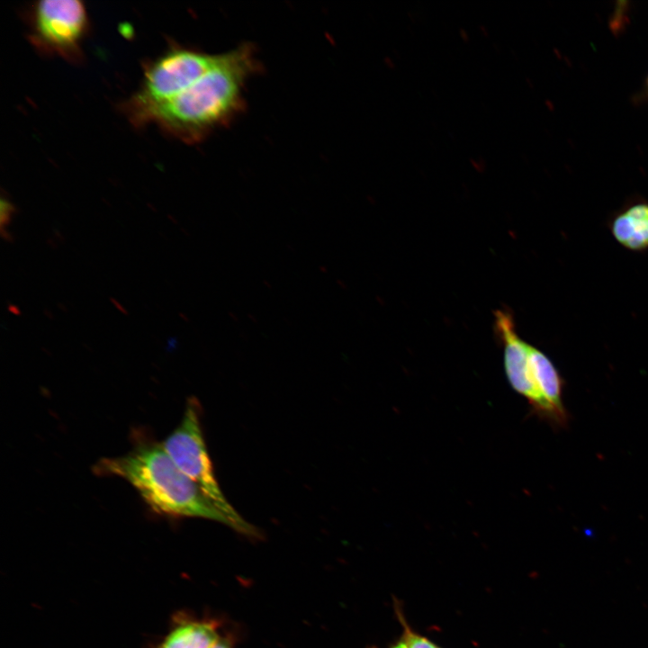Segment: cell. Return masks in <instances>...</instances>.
<instances>
[{"label":"cell","instance_id":"obj_12","mask_svg":"<svg viewBox=\"0 0 648 648\" xmlns=\"http://www.w3.org/2000/svg\"><path fill=\"white\" fill-rule=\"evenodd\" d=\"M212 648H233L231 640L224 635L217 642Z\"/></svg>","mask_w":648,"mask_h":648},{"label":"cell","instance_id":"obj_11","mask_svg":"<svg viewBox=\"0 0 648 648\" xmlns=\"http://www.w3.org/2000/svg\"><path fill=\"white\" fill-rule=\"evenodd\" d=\"M16 208L8 200L4 198L1 199V213H0V223L1 231L5 230V228L9 225L13 214L15 212Z\"/></svg>","mask_w":648,"mask_h":648},{"label":"cell","instance_id":"obj_5","mask_svg":"<svg viewBox=\"0 0 648 648\" xmlns=\"http://www.w3.org/2000/svg\"><path fill=\"white\" fill-rule=\"evenodd\" d=\"M32 39L37 47L71 59L77 58L87 28V14L77 0H45L31 11Z\"/></svg>","mask_w":648,"mask_h":648},{"label":"cell","instance_id":"obj_16","mask_svg":"<svg viewBox=\"0 0 648 648\" xmlns=\"http://www.w3.org/2000/svg\"><path fill=\"white\" fill-rule=\"evenodd\" d=\"M388 648H405V646L402 644V642L400 640L398 643L392 644V646H390Z\"/></svg>","mask_w":648,"mask_h":648},{"label":"cell","instance_id":"obj_6","mask_svg":"<svg viewBox=\"0 0 648 648\" xmlns=\"http://www.w3.org/2000/svg\"><path fill=\"white\" fill-rule=\"evenodd\" d=\"M495 327L504 346V368L508 383L516 392L526 399L536 414L544 418V404L530 369V345L517 335L509 312L497 310Z\"/></svg>","mask_w":648,"mask_h":648},{"label":"cell","instance_id":"obj_7","mask_svg":"<svg viewBox=\"0 0 648 648\" xmlns=\"http://www.w3.org/2000/svg\"><path fill=\"white\" fill-rule=\"evenodd\" d=\"M533 380L544 404V418L554 425H564L567 415L562 404V379L552 361L542 351L529 348Z\"/></svg>","mask_w":648,"mask_h":648},{"label":"cell","instance_id":"obj_8","mask_svg":"<svg viewBox=\"0 0 648 648\" xmlns=\"http://www.w3.org/2000/svg\"><path fill=\"white\" fill-rule=\"evenodd\" d=\"M614 238L633 251L648 248V202L643 199L626 203L609 222Z\"/></svg>","mask_w":648,"mask_h":648},{"label":"cell","instance_id":"obj_2","mask_svg":"<svg viewBox=\"0 0 648 648\" xmlns=\"http://www.w3.org/2000/svg\"><path fill=\"white\" fill-rule=\"evenodd\" d=\"M94 472L124 479L158 514L205 518L234 529L218 505L176 466L162 443L140 442L123 455L102 458Z\"/></svg>","mask_w":648,"mask_h":648},{"label":"cell","instance_id":"obj_14","mask_svg":"<svg viewBox=\"0 0 648 648\" xmlns=\"http://www.w3.org/2000/svg\"><path fill=\"white\" fill-rule=\"evenodd\" d=\"M110 300L120 311L123 312L124 314H128V311L125 310V309L119 303L118 301L114 300L113 298H111Z\"/></svg>","mask_w":648,"mask_h":648},{"label":"cell","instance_id":"obj_10","mask_svg":"<svg viewBox=\"0 0 648 648\" xmlns=\"http://www.w3.org/2000/svg\"><path fill=\"white\" fill-rule=\"evenodd\" d=\"M396 605V615L402 628L400 641L405 648H440L427 637L415 632L407 623L402 610Z\"/></svg>","mask_w":648,"mask_h":648},{"label":"cell","instance_id":"obj_4","mask_svg":"<svg viewBox=\"0 0 648 648\" xmlns=\"http://www.w3.org/2000/svg\"><path fill=\"white\" fill-rule=\"evenodd\" d=\"M218 55L187 48H173L147 68L140 89L125 104L126 113L138 124L151 109L190 86L215 63Z\"/></svg>","mask_w":648,"mask_h":648},{"label":"cell","instance_id":"obj_9","mask_svg":"<svg viewBox=\"0 0 648 648\" xmlns=\"http://www.w3.org/2000/svg\"><path fill=\"white\" fill-rule=\"evenodd\" d=\"M214 619L179 616L158 648H212L223 636Z\"/></svg>","mask_w":648,"mask_h":648},{"label":"cell","instance_id":"obj_3","mask_svg":"<svg viewBox=\"0 0 648 648\" xmlns=\"http://www.w3.org/2000/svg\"><path fill=\"white\" fill-rule=\"evenodd\" d=\"M200 414L199 401L195 398L188 399L179 425L162 442V446L176 466L230 519L234 530L247 536L259 537L257 528L237 512L219 486L203 438Z\"/></svg>","mask_w":648,"mask_h":648},{"label":"cell","instance_id":"obj_13","mask_svg":"<svg viewBox=\"0 0 648 648\" xmlns=\"http://www.w3.org/2000/svg\"><path fill=\"white\" fill-rule=\"evenodd\" d=\"M639 100L648 102V72L644 77L641 93L638 94Z\"/></svg>","mask_w":648,"mask_h":648},{"label":"cell","instance_id":"obj_1","mask_svg":"<svg viewBox=\"0 0 648 648\" xmlns=\"http://www.w3.org/2000/svg\"><path fill=\"white\" fill-rule=\"evenodd\" d=\"M260 67L251 43L218 54L205 74L180 94L148 111L137 125L153 122L184 142L201 141L243 112L245 86Z\"/></svg>","mask_w":648,"mask_h":648},{"label":"cell","instance_id":"obj_15","mask_svg":"<svg viewBox=\"0 0 648 648\" xmlns=\"http://www.w3.org/2000/svg\"><path fill=\"white\" fill-rule=\"evenodd\" d=\"M8 310L14 314H20V310H19L18 307H16L14 305H10L8 307Z\"/></svg>","mask_w":648,"mask_h":648}]
</instances>
